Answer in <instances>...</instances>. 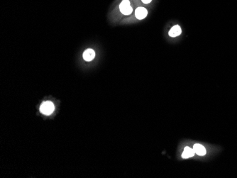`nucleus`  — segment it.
I'll list each match as a JSON object with an SVG mask.
<instances>
[{
	"label": "nucleus",
	"instance_id": "1",
	"mask_svg": "<svg viewBox=\"0 0 237 178\" xmlns=\"http://www.w3.org/2000/svg\"><path fill=\"white\" fill-rule=\"evenodd\" d=\"M55 110V106L51 102H43L40 107V112L44 115H50Z\"/></svg>",
	"mask_w": 237,
	"mask_h": 178
},
{
	"label": "nucleus",
	"instance_id": "2",
	"mask_svg": "<svg viewBox=\"0 0 237 178\" xmlns=\"http://www.w3.org/2000/svg\"><path fill=\"white\" fill-rule=\"evenodd\" d=\"M120 12L123 15H129L132 13L133 9L130 5L129 0H123L119 5Z\"/></svg>",
	"mask_w": 237,
	"mask_h": 178
},
{
	"label": "nucleus",
	"instance_id": "3",
	"mask_svg": "<svg viewBox=\"0 0 237 178\" xmlns=\"http://www.w3.org/2000/svg\"><path fill=\"white\" fill-rule=\"evenodd\" d=\"M148 14V11L143 7H138L135 11V16L138 19H143Z\"/></svg>",
	"mask_w": 237,
	"mask_h": 178
},
{
	"label": "nucleus",
	"instance_id": "4",
	"mask_svg": "<svg viewBox=\"0 0 237 178\" xmlns=\"http://www.w3.org/2000/svg\"><path fill=\"white\" fill-rule=\"evenodd\" d=\"M95 57V52L92 49H87L83 53V58L85 61H91Z\"/></svg>",
	"mask_w": 237,
	"mask_h": 178
},
{
	"label": "nucleus",
	"instance_id": "5",
	"mask_svg": "<svg viewBox=\"0 0 237 178\" xmlns=\"http://www.w3.org/2000/svg\"><path fill=\"white\" fill-rule=\"evenodd\" d=\"M193 150H194L195 153L197 154L198 156H203L206 154V149L205 147L201 145V144H195L194 146H193Z\"/></svg>",
	"mask_w": 237,
	"mask_h": 178
},
{
	"label": "nucleus",
	"instance_id": "6",
	"mask_svg": "<svg viewBox=\"0 0 237 178\" xmlns=\"http://www.w3.org/2000/svg\"><path fill=\"white\" fill-rule=\"evenodd\" d=\"M195 153L193 148H190V147H185L183 153L182 154V158L185 159L191 158L195 156Z\"/></svg>",
	"mask_w": 237,
	"mask_h": 178
},
{
	"label": "nucleus",
	"instance_id": "7",
	"mask_svg": "<svg viewBox=\"0 0 237 178\" xmlns=\"http://www.w3.org/2000/svg\"><path fill=\"white\" fill-rule=\"evenodd\" d=\"M181 33H182L181 28H180L178 25H176L170 30L168 34L171 37H176L181 34Z\"/></svg>",
	"mask_w": 237,
	"mask_h": 178
},
{
	"label": "nucleus",
	"instance_id": "8",
	"mask_svg": "<svg viewBox=\"0 0 237 178\" xmlns=\"http://www.w3.org/2000/svg\"><path fill=\"white\" fill-rule=\"evenodd\" d=\"M144 4H148L152 1V0H141Z\"/></svg>",
	"mask_w": 237,
	"mask_h": 178
}]
</instances>
